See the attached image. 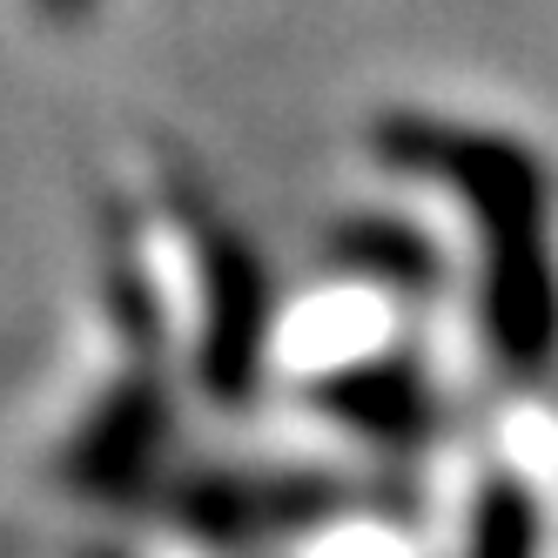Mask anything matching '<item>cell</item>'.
Returning a JSON list of instances; mask_svg holds the SVG:
<instances>
[{
  "mask_svg": "<svg viewBox=\"0 0 558 558\" xmlns=\"http://www.w3.org/2000/svg\"><path fill=\"white\" fill-rule=\"evenodd\" d=\"M209 337H203V377L216 397H243L256 384V350H263V276L243 250H216V283H209Z\"/></svg>",
  "mask_w": 558,
  "mask_h": 558,
  "instance_id": "7a4b0ae2",
  "label": "cell"
},
{
  "mask_svg": "<svg viewBox=\"0 0 558 558\" xmlns=\"http://www.w3.org/2000/svg\"><path fill=\"white\" fill-rule=\"evenodd\" d=\"M471 558H532V505H525V492H492L485 498Z\"/></svg>",
  "mask_w": 558,
  "mask_h": 558,
  "instance_id": "8992f818",
  "label": "cell"
},
{
  "mask_svg": "<svg viewBox=\"0 0 558 558\" xmlns=\"http://www.w3.org/2000/svg\"><path fill=\"white\" fill-rule=\"evenodd\" d=\"M155 430H162V417H155V404H142V397H122L108 417H101V430L88 437V451H82V477L88 485H114V477H135L142 471V458H148V445H155Z\"/></svg>",
  "mask_w": 558,
  "mask_h": 558,
  "instance_id": "277c9868",
  "label": "cell"
},
{
  "mask_svg": "<svg viewBox=\"0 0 558 558\" xmlns=\"http://www.w3.org/2000/svg\"><path fill=\"white\" fill-rule=\"evenodd\" d=\"M377 155L458 189L485 229V324L511 371H545L558 350V269L545 256V169L505 135L451 129L430 114L377 122Z\"/></svg>",
  "mask_w": 558,
  "mask_h": 558,
  "instance_id": "6da1fadb",
  "label": "cell"
},
{
  "mask_svg": "<svg viewBox=\"0 0 558 558\" xmlns=\"http://www.w3.org/2000/svg\"><path fill=\"white\" fill-rule=\"evenodd\" d=\"M324 397L343 411V424H364V430H384V437H411L424 424V390H417L411 371H350Z\"/></svg>",
  "mask_w": 558,
  "mask_h": 558,
  "instance_id": "3957f363",
  "label": "cell"
},
{
  "mask_svg": "<svg viewBox=\"0 0 558 558\" xmlns=\"http://www.w3.org/2000/svg\"><path fill=\"white\" fill-rule=\"evenodd\" d=\"M337 250H343V263H364V269L390 276V283H437V250L397 222H356L337 235Z\"/></svg>",
  "mask_w": 558,
  "mask_h": 558,
  "instance_id": "5b68a950",
  "label": "cell"
},
{
  "mask_svg": "<svg viewBox=\"0 0 558 558\" xmlns=\"http://www.w3.org/2000/svg\"><path fill=\"white\" fill-rule=\"evenodd\" d=\"M95 8V0H48V14H61V21H82Z\"/></svg>",
  "mask_w": 558,
  "mask_h": 558,
  "instance_id": "52a82bcc",
  "label": "cell"
}]
</instances>
